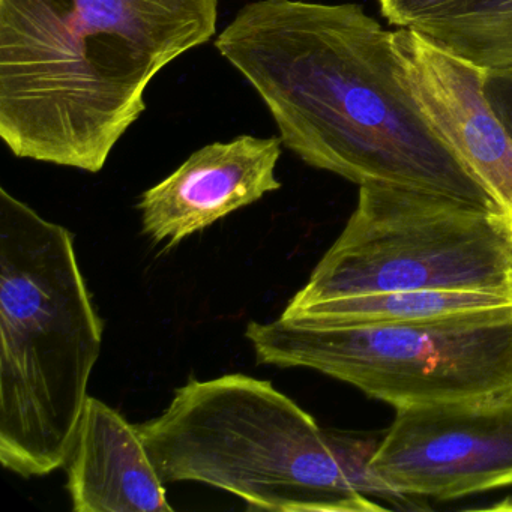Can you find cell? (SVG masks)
<instances>
[{"label":"cell","mask_w":512,"mask_h":512,"mask_svg":"<svg viewBox=\"0 0 512 512\" xmlns=\"http://www.w3.org/2000/svg\"><path fill=\"white\" fill-rule=\"evenodd\" d=\"M215 47L308 166L359 187L415 188L505 214L422 112L394 32L359 5L257 0Z\"/></svg>","instance_id":"cell-1"},{"label":"cell","mask_w":512,"mask_h":512,"mask_svg":"<svg viewBox=\"0 0 512 512\" xmlns=\"http://www.w3.org/2000/svg\"><path fill=\"white\" fill-rule=\"evenodd\" d=\"M217 23L218 0H0V137L17 158L101 172L151 80Z\"/></svg>","instance_id":"cell-2"},{"label":"cell","mask_w":512,"mask_h":512,"mask_svg":"<svg viewBox=\"0 0 512 512\" xmlns=\"http://www.w3.org/2000/svg\"><path fill=\"white\" fill-rule=\"evenodd\" d=\"M103 322L70 230L0 188V463L44 476L70 460Z\"/></svg>","instance_id":"cell-3"},{"label":"cell","mask_w":512,"mask_h":512,"mask_svg":"<svg viewBox=\"0 0 512 512\" xmlns=\"http://www.w3.org/2000/svg\"><path fill=\"white\" fill-rule=\"evenodd\" d=\"M137 430L164 484L202 482L254 511H388L350 484L328 430L268 380H190Z\"/></svg>","instance_id":"cell-4"},{"label":"cell","mask_w":512,"mask_h":512,"mask_svg":"<svg viewBox=\"0 0 512 512\" xmlns=\"http://www.w3.org/2000/svg\"><path fill=\"white\" fill-rule=\"evenodd\" d=\"M412 290L512 299V218L430 191L361 185L343 232L284 311Z\"/></svg>","instance_id":"cell-5"},{"label":"cell","mask_w":512,"mask_h":512,"mask_svg":"<svg viewBox=\"0 0 512 512\" xmlns=\"http://www.w3.org/2000/svg\"><path fill=\"white\" fill-rule=\"evenodd\" d=\"M257 364L302 367L395 409L512 391V305L425 322L311 328L250 322Z\"/></svg>","instance_id":"cell-6"},{"label":"cell","mask_w":512,"mask_h":512,"mask_svg":"<svg viewBox=\"0 0 512 512\" xmlns=\"http://www.w3.org/2000/svg\"><path fill=\"white\" fill-rule=\"evenodd\" d=\"M371 466L413 499L446 502L509 487L512 391L395 409Z\"/></svg>","instance_id":"cell-7"},{"label":"cell","mask_w":512,"mask_h":512,"mask_svg":"<svg viewBox=\"0 0 512 512\" xmlns=\"http://www.w3.org/2000/svg\"><path fill=\"white\" fill-rule=\"evenodd\" d=\"M394 44L428 121L512 218V140L485 98V70L409 28Z\"/></svg>","instance_id":"cell-8"},{"label":"cell","mask_w":512,"mask_h":512,"mask_svg":"<svg viewBox=\"0 0 512 512\" xmlns=\"http://www.w3.org/2000/svg\"><path fill=\"white\" fill-rule=\"evenodd\" d=\"M280 137L239 136L194 152L172 175L142 194L143 232L172 250L238 209L278 191Z\"/></svg>","instance_id":"cell-9"},{"label":"cell","mask_w":512,"mask_h":512,"mask_svg":"<svg viewBox=\"0 0 512 512\" xmlns=\"http://www.w3.org/2000/svg\"><path fill=\"white\" fill-rule=\"evenodd\" d=\"M76 512H173L137 425L88 397L68 460Z\"/></svg>","instance_id":"cell-10"},{"label":"cell","mask_w":512,"mask_h":512,"mask_svg":"<svg viewBox=\"0 0 512 512\" xmlns=\"http://www.w3.org/2000/svg\"><path fill=\"white\" fill-rule=\"evenodd\" d=\"M508 305H512V299L490 293L412 290L329 299L283 311L281 319L311 328H367L425 322Z\"/></svg>","instance_id":"cell-11"},{"label":"cell","mask_w":512,"mask_h":512,"mask_svg":"<svg viewBox=\"0 0 512 512\" xmlns=\"http://www.w3.org/2000/svg\"><path fill=\"white\" fill-rule=\"evenodd\" d=\"M409 29L482 70L512 68V0H464Z\"/></svg>","instance_id":"cell-12"},{"label":"cell","mask_w":512,"mask_h":512,"mask_svg":"<svg viewBox=\"0 0 512 512\" xmlns=\"http://www.w3.org/2000/svg\"><path fill=\"white\" fill-rule=\"evenodd\" d=\"M328 434L335 455L356 491L365 496L388 500L395 503L398 508H422L413 503V497L398 493L374 472L371 458L379 448L380 440L359 436V434L343 433V431L328 430Z\"/></svg>","instance_id":"cell-13"},{"label":"cell","mask_w":512,"mask_h":512,"mask_svg":"<svg viewBox=\"0 0 512 512\" xmlns=\"http://www.w3.org/2000/svg\"><path fill=\"white\" fill-rule=\"evenodd\" d=\"M464 0H380L385 19L400 28H409L413 23L437 16Z\"/></svg>","instance_id":"cell-14"},{"label":"cell","mask_w":512,"mask_h":512,"mask_svg":"<svg viewBox=\"0 0 512 512\" xmlns=\"http://www.w3.org/2000/svg\"><path fill=\"white\" fill-rule=\"evenodd\" d=\"M484 94L512 140V68L485 70Z\"/></svg>","instance_id":"cell-15"},{"label":"cell","mask_w":512,"mask_h":512,"mask_svg":"<svg viewBox=\"0 0 512 512\" xmlns=\"http://www.w3.org/2000/svg\"><path fill=\"white\" fill-rule=\"evenodd\" d=\"M490 509H505V511H512V499H506L503 503H497V505L491 506Z\"/></svg>","instance_id":"cell-16"}]
</instances>
